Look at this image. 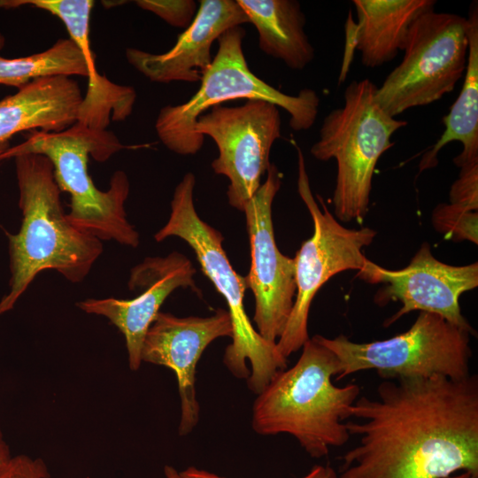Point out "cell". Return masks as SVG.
Instances as JSON below:
<instances>
[{"mask_svg": "<svg viewBox=\"0 0 478 478\" xmlns=\"http://www.w3.org/2000/svg\"><path fill=\"white\" fill-rule=\"evenodd\" d=\"M83 95L67 76L36 79L0 101V144L22 131L62 132L78 120Z\"/></svg>", "mask_w": 478, "mask_h": 478, "instance_id": "cell-17", "label": "cell"}, {"mask_svg": "<svg viewBox=\"0 0 478 478\" xmlns=\"http://www.w3.org/2000/svg\"><path fill=\"white\" fill-rule=\"evenodd\" d=\"M470 335L440 315L420 312L408 330L388 339L355 343L343 335L314 338L336 356V381L365 370H375L385 380L435 375L461 380L470 375Z\"/></svg>", "mask_w": 478, "mask_h": 478, "instance_id": "cell-8", "label": "cell"}, {"mask_svg": "<svg viewBox=\"0 0 478 478\" xmlns=\"http://www.w3.org/2000/svg\"><path fill=\"white\" fill-rule=\"evenodd\" d=\"M281 124L278 107L263 100H246L235 107L215 105L197 120L196 135L209 136L217 145L219 156L212 167L229 180L228 203L240 212L271 165L270 151L281 137Z\"/></svg>", "mask_w": 478, "mask_h": 478, "instance_id": "cell-11", "label": "cell"}, {"mask_svg": "<svg viewBox=\"0 0 478 478\" xmlns=\"http://www.w3.org/2000/svg\"><path fill=\"white\" fill-rule=\"evenodd\" d=\"M227 310L219 308L208 317H177L159 312L143 343L142 362L172 369L177 379L181 400L179 435L193 431L199 420L197 399V365L206 347L223 336L232 337Z\"/></svg>", "mask_w": 478, "mask_h": 478, "instance_id": "cell-14", "label": "cell"}, {"mask_svg": "<svg viewBox=\"0 0 478 478\" xmlns=\"http://www.w3.org/2000/svg\"><path fill=\"white\" fill-rule=\"evenodd\" d=\"M195 184V175L187 173L175 187L169 220L154 238L161 242L177 236L194 251L202 271L227 305L233 334L223 363L235 377L247 379L248 388L258 395L277 372L287 367V358L276 343L266 340L253 328L243 305L245 276L237 274L231 266L220 231L198 216L193 202Z\"/></svg>", "mask_w": 478, "mask_h": 478, "instance_id": "cell-5", "label": "cell"}, {"mask_svg": "<svg viewBox=\"0 0 478 478\" xmlns=\"http://www.w3.org/2000/svg\"><path fill=\"white\" fill-rule=\"evenodd\" d=\"M302 349L296 364L277 372L258 394L251 427L261 436L288 434L319 459L351 438L344 420L351 418L360 388L355 383L334 384L338 359L314 336Z\"/></svg>", "mask_w": 478, "mask_h": 478, "instance_id": "cell-2", "label": "cell"}, {"mask_svg": "<svg viewBox=\"0 0 478 478\" xmlns=\"http://www.w3.org/2000/svg\"><path fill=\"white\" fill-rule=\"evenodd\" d=\"M266 173V181L243 210L251 259L245 281L255 297L257 331L276 343L291 312L297 289L294 258L281 253L273 227L272 204L281 188V175L273 163Z\"/></svg>", "mask_w": 478, "mask_h": 478, "instance_id": "cell-12", "label": "cell"}, {"mask_svg": "<svg viewBox=\"0 0 478 478\" xmlns=\"http://www.w3.org/2000/svg\"><path fill=\"white\" fill-rule=\"evenodd\" d=\"M123 148L112 132L91 129L75 122L62 132L33 131L25 142L9 147L1 158L27 153L45 156L53 166L60 191L71 196V211L66 214L70 223L100 241L113 240L135 248L140 243L139 234L128 222L125 211L129 194L126 173L115 172L109 189L102 191L94 184L88 170L89 155L104 162Z\"/></svg>", "mask_w": 478, "mask_h": 478, "instance_id": "cell-4", "label": "cell"}, {"mask_svg": "<svg viewBox=\"0 0 478 478\" xmlns=\"http://www.w3.org/2000/svg\"><path fill=\"white\" fill-rule=\"evenodd\" d=\"M192 23L168 51L150 53L127 48V62L150 81H201L211 66L212 43L227 29L250 23L236 0H201Z\"/></svg>", "mask_w": 478, "mask_h": 478, "instance_id": "cell-16", "label": "cell"}, {"mask_svg": "<svg viewBox=\"0 0 478 478\" xmlns=\"http://www.w3.org/2000/svg\"><path fill=\"white\" fill-rule=\"evenodd\" d=\"M357 47L356 23L352 19L351 12H349L345 23V48L342 69L339 75V84L344 82L353 58L354 49Z\"/></svg>", "mask_w": 478, "mask_h": 478, "instance_id": "cell-28", "label": "cell"}, {"mask_svg": "<svg viewBox=\"0 0 478 478\" xmlns=\"http://www.w3.org/2000/svg\"><path fill=\"white\" fill-rule=\"evenodd\" d=\"M46 463L40 458L25 454L12 456L0 469V478H50Z\"/></svg>", "mask_w": 478, "mask_h": 478, "instance_id": "cell-26", "label": "cell"}, {"mask_svg": "<svg viewBox=\"0 0 478 478\" xmlns=\"http://www.w3.org/2000/svg\"><path fill=\"white\" fill-rule=\"evenodd\" d=\"M9 142L0 144V161H2V154L9 148Z\"/></svg>", "mask_w": 478, "mask_h": 478, "instance_id": "cell-32", "label": "cell"}, {"mask_svg": "<svg viewBox=\"0 0 478 478\" xmlns=\"http://www.w3.org/2000/svg\"><path fill=\"white\" fill-rule=\"evenodd\" d=\"M345 422L358 443L336 478H478V378L388 379L358 397Z\"/></svg>", "mask_w": 478, "mask_h": 478, "instance_id": "cell-1", "label": "cell"}, {"mask_svg": "<svg viewBox=\"0 0 478 478\" xmlns=\"http://www.w3.org/2000/svg\"><path fill=\"white\" fill-rule=\"evenodd\" d=\"M4 42L0 35V50ZM58 75L89 76L85 57L70 38L58 39L48 50L30 56L16 58L0 56V85L19 89L34 80Z\"/></svg>", "mask_w": 478, "mask_h": 478, "instance_id": "cell-21", "label": "cell"}, {"mask_svg": "<svg viewBox=\"0 0 478 478\" xmlns=\"http://www.w3.org/2000/svg\"><path fill=\"white\" fill-rule=\"evenodd\" d=\"M11 450L0 429V469H2L12 458Z\"/></svg>", "mask_w": 478, "mask_h": 478, "instance_id": "cell-29", "label": "cell"}, {"mask_svg": "<svg viewBox=\"0 0 478 478\" xmlns=\"http://www.w3.org/2000/svg\"><path fill=\"white\" fill-rule=\"evenodd\" d=\"M13 158L23 218L19 233L8 235L10 292L0 303V314L13 306L42 270L54 269L79 282L103 252L99 239L67 220L50 159L35 153Z\"/></svg>", "mask_w": 478, "mask_h": 478, "instance_id": "cell-3", "label": "cell"}, {"mask_svg": "<svg viewBox=\"0 0 478 478\" xmlns=\"http://www.w3.org/2000/svg\"><path fill=\"white\" fill-rule=\"evenodd\" d=\"M435 229L454 242L478 244V213L453 204H439L432 212Z\"/></svg>", "mask_w": 478, "mask_h": 478, "instance_id": "cell-23", "label": "cell"}, {"mask_svg": "<svg viewBox=\"0 0 478 478\" xmlns=\"http://www.w3.org/2000/svg\"><path fill=\"white\" fill-rule=\"evenodd\" d=\"M323 478H336V473L332 467L328 466L327 473Z\"/></svg>", "mask_w": 478, "mask_h": 478, "instance_id": "cell-31", "label": "cell"}, {"mask_svg": "<svg viewBox=\"0 0 478 478\" xmlns=\"http://www.w3.org/2000/svg\"><path fill=\"white\" fill-rule=\"evenodd\" d=\"M376 89L369 79L351 81L343 105L324 118L319 140L310 150L317 160L336 161L332 203L335 216L343 222L363 221L377 162L394 145L393 134L407 125L382 110L375 99Z\"/></svg>", "mask_w": 478, "mask_h": 478, "instance_id": "cell-6", "label": "cell"}, {"mask_svg": "<svg viewBox=\"0 0 478 478\" xmlns=\"http://www.w3.org/2000/svg\"><path fill=\"white\" fill-rule=\"evenodd\" d=\"M196 269L183 254L147 258L131 269L128 288L141 293L129 300L89 298L77 306L83 312L107 318L124 335L129 367L140 368L144 336L166 298L178 288L199 292L193 276Z\"/></svg>", "mask_w": 478, "mask_h": 478, "instance_id": "cell-15", "label": "cell"}, {"mask_svg": "<svg viewBox=\"0 0 478 478\" xmlns=\"http://www.w3.org/2000/svg\"><path fill=\"white\" fill-rule=\"evenodd\" d=\"M245 30L231 27L218 38V50L211 66L202 73L201 85L187 102L159 110L155 129L158 139L171 151L194 155L204 138L196 135L197 118L208 109L235 99L263 100L285 110L295 131L311 128L318 116L320 97L315 90L303 89L287 95L257 77L250 69L243 50Z\"/></svg>", "mask_w": 478, "mask_h": 478, "instance_id": "cell-7", "label": "cell"}, {"mask_svg": "<svg viewBox=\"0 0 478 478\" xmlns=\"http://www.w3.org/2000/svg\"><path fill=\"white\" fill-rule=\"evenodd\" d=\"M328 466H314L311 471L302 478H323L327 473ZM164 474L166 478H225L195 466H189L179 472L171 466H166L164 467Z\"/></svg>", "mask_w": 478, "mask_h": 478, "instance_id": "cell-27", "label": "cell"}, {"mask_svg": "<svg viewBox=\"0 0 478 478\" xmlns=\"http://www.w3.org/2000/svg\"><path fill=\"white\" fill-rule=\"evenodd\" d=\"M297 151V191L313 222L312 235L303 242L294 258L296 296L285 328L276 342L281 354L288 358L309 340L307 324L312 299L321 286L346 270L363 273L368 263L363 249L370 245L377 232L370 227L347 228L331 214L320 196L321 208L311 189L303 152Z\"/></svg>", "mask_w": 478, "mask_h": 478, "instance_id": "cell-10", "label": "cell"}, {"mask_svg": "<svg viewBox=\"0 0 478 478\" xmlns=\"http://www.w3.org/2000/svg\"><path fill=\"white\" fill-rule=\"evenodd\" d=\"M401 62L375 91L382 110L396 118L451 93L465 73L468 53L467 19L431 10L411 25Z\"/></svg>", "mask_w": 478, "mask_h": 478, "instance_id": "cell-9", "label": "cell"}, {"mask_svg": "<svg viewBox=\"0 0 478 478\" xmlns=\"http://www.w3.org/2000/svg\"><path fill=\"white\" fill-rule=\"evenodd\" d=\"M258 35V47L292 70H303L314 58L305 33L306 18L296 0H236Z\"/></svg>", "mask_w": 478, "mask_h": 478, "instance_id": "cell-19", "label": "cell"}, {"mask_svg": "<svg viewBox=\"0 0 478 478\" xmlns=\"http://www.w3.org/2000/svg\"><path fill=\"white\" fill-rule=\"evenodd\" d=\"M33 5L58 17L65 25L70 39L83 53L89 69L88 90L94 93L104 91L110 81L100 74L96 67L95 57L89 42V19L94 2L91 0H10V9L22 5Z\"/></svg>", "mask_w": 478, "mask_h": 478, "instance_id": "cell-22", "label": "cell"}, {"mask_svg": "<svg viewBox=\"0 0 478 478\" xmlns=\"http://www.w3.org/2000/svg\"><path fill=\"white\" fill-rule=\"evenodd\" d=\"M459 178L450 189V203L468 211L478 210V162L459 168Z\"/></svg>", "mask_w": 478, "mask_h": 478, "instance_id": "cell-25", "label": "cell"}, {"mask_svg": "<svg viewBox=\"0 0 478 478\" xmlns=\"http://www.w3.org/2000/svg\"><path fill=\"white\" fill-rule=\"evenodd\" d=\"M468 53L464 81L460 93L443 118L445 127L437 142L422 155L419 171L438 164L439 151L451 142H459L462 151L453 158L459 167L478 162V8L472 3L468 17Z\"/></svg>", "mask_w": 478, "mask_h": 478, "instance_id": "cell-20", "label": "cell"}, {"mask_svg": "<svg viewBox=\"0 0 478 478\" xmlns=\"http://www.w3.org/2000/svg\"><path fill=\"white\" fill-rule=\"evenodd\" d=\"M357 47L361 63L375 68L392 61L404 50L412 22L435 10V0H353Z\"/></svg>", "mask_w": 478, "mask_h": 478, "instance_id": "cell-18", "label": "cell"}, {"mask_svg": "<svg viewBox=\"0 0 478 478\" xmlns=\"http://www.w3.org/2000/svg\"><path fill=\"white\" fill-rule=\"evenodd\" d=\"M358 275L368 283L384 284L374 296L376 304H402L398 312L385 320V327L408 312L420 311L440 315L474 335V329L461 313L459 297L478 286L477 262L466 266L443 263L433 256L429 244L424 243L405 268L389 270L369 261Z\"/></svg>", "mask_w": 478, "mask_h": 478, "instance_id": "cell-13", "label": "cell"}, {"mask_svg": "<svg viewBox=\"0 0 478 478\" xmlns=\"http://www.w3.org/2000/svg\"><path fill=\"white\" fill-rule=\"evenodd\" d=\"M443 478H474V477L473 476L472 474L468 472H460L457 474H453L448 477H443Z\"/></svg>", "mask_w": 478, "mask_h": 478, "instance_id": "cell-30", "label": "cell"}, {"mask_svg": "<svg viewBox=\"0 0 478 478\" xmlns=\"http://www.w3.org/2000/svg\"><path fill=\"white\" fill-rule=\"evenodd\" d=\"M135 4L169 25L185 29L192 23L197 12V4L193 0H138Z\"/></svg>", "mask_w": 478, "mask_h": 478, "instance_id": "cell-24", "label": "cell"}]
</instances>
